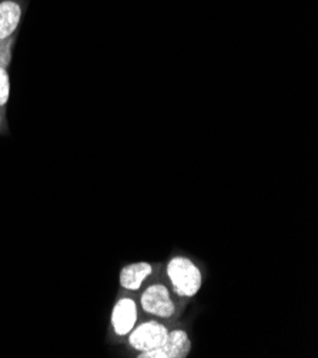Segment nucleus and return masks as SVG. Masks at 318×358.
Segmentation results:
<instances>
[{
    "instance_id": "nucleus-4",
    "label": "nucleus",
    "mask_w": 318,
    "mask_h": 358,
    "mask_svg": "<svg viewBox=\"0 0 318 358\" xmlns=\"http://www.w3.org/2000/svg\"><path fill=\"white\" fill-rule=\"evenodd\" d=\"M136 294L119 292L109 318V337L115 344H123L126 337L143 318Z\"/></svg>"
},
{
    "instance_id": "nucleus-6",
    "label": "nucleus",
    "mask_w": 318,
    "mask_h": 358,
    "mask_svg": "<svg viewBox=\"0 0 318 358\" xmlns=\"http://www.w3.org/2000/svg\"><path fill=\"white\" fill-rule=\"evenodd\" d=\"M163 267V262H134L126 264L119 273L120 292L138 294L146 284L156 278Z\"/></svg>"
},
{
    "instance_id": "nucleus-5",
    "label": "nucleus",
    "mask_w": 318,
    "mask_h": 358,
    "mask_svg": "<svg viewBox=\"0 0 318 358\" xmlns=\"http://www.w3.org/2000/svg\"><path fill=\"white\" fill-rule=\"evenodd\" d=\"M191 350L193 341L190 329L180 320L170 329L164 343L159 348L141 354L137 358H187Z\"/></svg>"
},
{
    "instance_id": "nucleus-8",
    "label": "nucleus",
    "mask_w": 318,
    "mask_h": 358,
    "mask_svg": "<svg viewBox=\"0 0 318 358\" xmlns=\"http://www.w3.org/2000/svg\"><path fill=\"white\" fill-rule=\"evenodd\" d=\"M10 97V78L8 67L0 66V109L6 107Z\"/></svg>"
},
{
    "instance_id": "nucleus-1",
    "label": "nucleus",
    "mask_w": 318,
    "mask_h": 358,
    "mask_svg": "<svg viewBox=\"0 0 318 358\" xmlns=\"http://www.w3.org/2000/svg\"><path fill=\"white\" fill-rule=\"evenodd\" d=\"M160 275L175 296L190 303L203 289L205 271L196 259L186 255H173L163 262Z\"/></svg>"
},
{
    "instance_id": "nucleus-2",
    "label": "nucleus",
    "mask_w": 318,
    "mask_h": 358,
    "mask_svg": "<svg viewBox=\"0 0 318 358\" xmlns=\"http://www.w3.org/2000/svg\"><path fill=\"white\" fill-rule=\"evenodd\" d=\"M137 299L145 317L164 321H180L189 304L171 292L160 274L145 285Z\"/></svg>"
},
{
    "instance_id": "nucleus-3",
    "label": "nucleus",
    "mask_w": 318,
    "mask_h": 358,
    "mask_svg": "<svg viewBox=\"0 0 318 358\" xmlns=\"http://www.w3.org/2000/svg\"><path fill=\"white\" fill-rule=\"evenodd\" d=\"M175 323H179V321L143 317L123 341L126 352L137 358L141 354L159 348Z\"/></svg>"
},
{
    "instance_id": "nucleus-7",
    "label": "nucleus",
    "mask_w": 318,
    "mask_h": 358,
    "mask_svg": "<svg viewBox=\"0 0 318 358\" xmlns=\"http://www.w3.org/2000/svg\"><path fill=\"white\" fill-rule=\"evenodd\" d=\"M23 17V5L19 0L0 2V43L13 39Z\"/></svg>"
},
{
    "instance_id": "nucleus-9",
    "label": "nucleus",
    "mask_w": 318,
    "mask_h": 358,
    "mask_svg": "<svg viewBox=\"0 0 318 358\" xmlns=\"http://www.w3.org/2000/svg\"><path fill=\"white\" fill-rule=\"evenodd\" d=\"M0 126H2V113H0Z\"/></svg>"
}]
</instances>
